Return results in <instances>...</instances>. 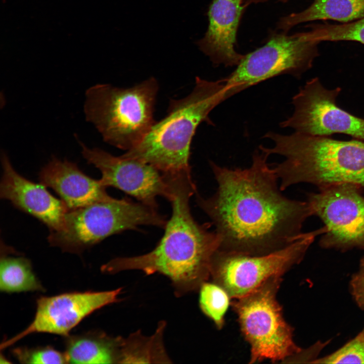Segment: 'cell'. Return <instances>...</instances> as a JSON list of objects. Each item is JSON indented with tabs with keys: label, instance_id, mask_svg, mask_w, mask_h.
<instances>
[{
	"label": "cell",
	"instance_id": "obj_1",
	"mask_svg": "<svg viewBox=\"0 0 364 364\" xmlns=\"http://www.w3.org/2000/svg\"><path fill=\"white\" fill-rule=\"evenodd\" d=\"M266 153L256 150L251 166L229 168L210 165L217 184L214 194L197 193L198 206L209 217L220 239L219 250L261 255L299 239L305 220L313 215L306 201L285 196Z\"/></svg>",
	"mask_w": 364,
	"mask_h": 364
},
{
	"label": "cell",
	"instance_id": "obj_2",
	"mask_svg": "<svg viewBox=\"0 0 364 364\" xmlns=\"http://www.w3.org/2000/svg\"><path fill=\"white\" fill-rule=\"evenodd\" d=\"M172 196V214L163 237L155 248L143 255L113 259L102 271L116 273L139 270L149 275L159 273L171 281L175 295L197 291L210 278L212 258L220 239L207 224H200L190 209L191 197L197 193L191 173L168 176Z\"/></svg>",
	"mask_w": 364,
	"mask_h": 364
},
{
	"label": "cell",
	"instance_id": "obj_3",
	"mask_svg": "<svg viewBox=\"0 0 364 364\" xmlns=\"http://www.w3.org/2000/svg\"><path fill=\"white\" fill-rule=\"evenodd\" d=\"M264 138L273 146H262V151L285 158L273 166L282 191L300 183L318 188L342 184L364 188L363 141L338 140L296 131L290 134L269 131Z\"/></svg>",
	"mask_w": 364,
	"mask_h": 364
},
{
	"label": "cell",
	"instance_id": "obj_4",
	"mask_svg": "<svg viewBox=\"0 0 364 364\" xmlns=\"http://www.w3.org/2000/svg\"><path fill=\"white\" fill-rule=\"evenodd\" d=\"M225 79L196 77L187 97L169 102L167 115L155 122L143 141L123 157L142 161L165 174L191 173V144L198 126L209 122V114L231 97Z\"/></svg>",
	"mask_w": 364,
	"mask_h": 364
},
{
	"label": "cell",
	"instance_id": "obj_5",
	"mask_svg": "<svg viewBox=\"0 0 364 364\" xmlns=\"http://www.w3.org/2000/svg\"><path fill=\"white\" fill-rule=\"evenodd\" d=\"M158 89L153 77L128 88L95 85L85 93L86 119L105 142L131 150L143 141L156 122L154 112Z\"/></svg>",
	"mask_w": 364,
	"mask_h": 364
},
{
	"label": "cell",
	"instance_id": "obj_6",
	"mask_svg": "<svg viewBox=\"0 0 364 364\" xmlns=\"http://www.w3.org/2000/svg\"><path fill=\"white\" fill-rule=\"evenodd\" d=\"M166 223L156 209L114 198L68 210L64 228L50 231L48 240L64 251L80 253L110 236L143 225L164 228Z\"/></svg>",
	"mask_w": 364,
	"mask_h": 364
},
{
	"label": "cell",
	"instance_id": "obj_7",
	"mask_svg": "<svg viewBox=\"0 0 364 364\" xmlns=\"http://www.w3.org/2000/svg\"><path fill=\"white\" fill-rule=\"evenodd\" d=\"M282 276L273 277L247 294L234 299L241 332L250 347L249 362L286 361L301 351L284 318L277 294Z\"/></svg>",
	"mask_w": 364,
	"mask_h": 364
},
{
	"label": "cell",
	"instance_id": "obj_8",
	"mask_svg": "<svg viewBox=\"0 0 364 364\" xmlns=\"http://www.w3.org/2000/svg\"><path fill=\"white\" fill-rule=\"evenodd\" d=\"M323 228L301 236L288 246L261 255L218 250L211 264L212 281L222 287L231 299L250 293L269 279L283 276L299 263Z\"/></svg>",
	"mask_w": 364,
	"mask_h": 364
},
{
	"label": "cell",
	"instance_id": "obj_9",
	"mask_svg": "<svg viewBox=\"0 0 364 364\" xmlns=\"http://www.w3.org/2000/svg\"><path fill=\"white\" fill-rule=\"evenodd\" d=\"M318 43L304 33L272 32L261 47L244 55L236 69L224 77L233 96L269 78L288 74L300 78L318 55Z\"/></svg>",
	"mask_w": 364,
	"mask_h": 364
},
{
	"label": "cell",
	"instance_id": "obj_10",
	"mask_svg": "<svg viewBox=\"0 0 364 364\" xmlns=\"http://www.w3.org/2000/svg\"><path fill=\"white\" fill-rule=\"evenodd\" d=\"M341 91L340 87L326 88L317 77L310 79L293 97L294 111L280 126L309 135L341 133L364 141V119L338 106Z\"/></svg>",
	"mask_w": 364,
	"mask_h": 364
},
{
	"label": "cell",
	"instance_id": "obj_11",
	"mask_svg": "<svg viewBox=\"0 0 364 364\" xmlns=\"http://www.w3.org/2000/svg\"><path fill=\"white\" fill-rule=\"evenodd\" d=\"M361 188L347 184L318 188L308 195L313 214L323 222L322 246L347 250L364 249V196Z\"/></svg>",
	"mask_w": 364,
	"mask_h": 364
},
{
	"label": "cell",
	"instance_id": "obj_12",
	"mask_svg": "<svg viewBox=\"0 0 364 364\" xmlns=\"http://www.w3.org/2000/svg\"><path fill=\"white\" fill-rule=\"evenodd\" d=\"M79 143L83 157L101 171L99 180L106 188H116L156 209L157 197H164L169 201L171 199L172 191L168 178L152 165L122 155L116 157Z\"/></svg>",
	"mask_w": 364,
	"mask_h": 364
},
{
	"label": "cell",
	"instance_id": "obj_13",
	"mask_svg": "<svg viewBox=\"0 0 364 364\" xmlns=\"http://www.w3.org/2000/svg\"><path fill=\"white\" fill-rule=\"evenodd\" d=\"M121 288L102 292H74L41 297L32 323L23 331L1 345L9 347L34 333L68 336L69 332L83 318L107 305L118 301Z\"/></svg>",
	"mask_w": 364,
	"mask_h": 364
},
{
	"label": "cell",
	"instance_id": "obj_14",
	"mask_svg": "<svg viewBox=\"0 0 364 364\" xmlns=\"http://www.w3.org/2000/svg\"><path fill=\"white\" fill-rule=\"evenodd\" d=\"M1 161V198L9 200L17 208L35 217L50 231L62 230L69 210L64 202L53 196L41 183H35L19 174L4 153L2 154Z\"/></svg>",
	"mask_w": 364,
	"mask_h": 364
},
{
	"label": "cell",
	"instance_id": "obj_15",
	"mask_svg": "<svg viewBox=\"0 0 364 364\" xmlns=\"http://www.w3.org/2000/svg\"><path fill=\"white\" fill-rule=\"evenodd\" d=\"M246 7L243 0H213L208 11L209 26L199 41L201 50L214 66H237L243 55L235 50L241 19Z\"/></svg>",
	"mask_w": 364,
	"mask_h": 364
},
{
	"label": "cell",
	"instance_id": "obj_16",
	"mask_svg": "<svg viewBox=\"0 0 364 364\" xmlns=\"http://www.w3.org/2000/svg\"><path fill=\"white\" fill-rule=\"evenodd\" d=\"M40 183L53 189L69 210L114 198L99 180L84 173L75 163L53 157L40 170Z\"/></svg>",
	"mask_w": 364,
	"mask_h": 364
},
{
	"label": "cell",
	"instance_id": "obj_17",
	"mask_svg": "<svg viewBox=\"0 0 364 364\" xmlns=\"http://www.w3.org/2000/svg\"><path fill=\"white\" fill-rule=\"evenodd\" d=\"M122 339L100 332L68 336L65 352L68 363H119Z\"/></svg>",
	"mask_w": 364,
	"mask_h": 364
},
{
	"label": "cell",
	"instance_id": "obj_18",
	"mask_svg": "<svg viewBox=\"0 0 364 364\" xmlns=\"http://www.w3.org/2000/svg\"><path fill=\"white\" fill-rule=\"evenodd\" d=\"M364 17V0H314L302 12L283 17L278 28L287 32L293 26L318 20H333L343 22Z\"/></svg>",
	"mask_w": 364,
	"mask_h": 364
},
{
	"label": "cell",
	"instance_id": "obj_19",
	"mask_svg": "<svg viewBox=\"0 0 364 364\" xmlns=\"http://www.w3.org/2000/svg\"><path fill=\"white\" fill-rule=\"evenodd\" d=\"M165 323H161L155 333L145 337L137 332L122 338L119 363H170L162 342Z\"/></svg>",
	"mask_w": 364,
	"mask_h": 364
},
{
	"label": "cell",
	"instance_id": "obj_20",
	"mask_svg": "<svg viewBox=\"0 0 364 364\" xmlns=\"http://www.w3.org/2000/svg\"><path fill=\"white\" fill-rule=\"evenodd\" d=\"M0 290L6 293L44 291L28 259L6 256L1 258Z\"/></svg>",
	"mask_w": 364,
	"mask_h": 364
},
{
	"label": "cell",
	"instance_id": "obj_21",
	"mask_svg": "<svg viewBox=\"0 0 364 364\" xmlns=\"http://www.w3.org/2000/svg\"><path fill=\"white\" fill-rule=\"evenodd\" d=\"M199 290V302L202 311L218 329H221L230 303L229 295L222 287L213 282L203 283Z\"/></svg>",
	"mask_w": 364,
	"mask_h": 364
},
{
	"label": "cell",
	"instance_id": "obj_22",
	"mask_svg": "<svg viewBox=\"0 0 364 364\" xmlns=\"http://www.w3.org/2000/svg\"><path fill=\"white\" fill-rule=\"evenodd\" d=\"M305 32L307 38L322 41H355L364 44V17L353 22L340 25L321 24Z\"/></svg>",
	"mask_w": 364,
	"mask_h": 364
},
{
	"label": "cell",
	"instance_id": "obj_23",
	"mask_svg": "<svg viewBox=\"0 0 364 364\" xmlns=\"http://www.w3.org/2000/svg\"><path fill=\"white\" fill-rule=\"evenodd\" d=\"M312 362L364 363V329L354 339L337 351Z\"/></svg>",
	"mask_w": 364,
	"mask_h": 364
},
{
	"label": "cell",
	"instance_id": "obj_24",
	"mask_svg": "<svg viewBox=\"0 0 364 364\" xmlns=\"http://www.w3.org/2000/svg\"><path fill=\"white\" fill-rule=\"evenodd\" d=\"M13 355L21 363H66L65 352H60L50 346L37 348H17Z\"/></svg>",
	"mask_w": 364,
	"mask_h": 364
},
{
	"label": "cell",
	"instance_id": "obj_25",
	"mask_svg": "<svg viewBox=\"0 0 364 364\" xmlns=\"http://www.w3.org/2000/svg\"><path fill=\"white\" fill-rule=\"evenodd\" d=\"M351 287L356 302L364 309V257L361 260L359 271L353 278Z\"/></svg>",
	"mask_w": 364,
	"mask_h": 364
},
{
	"label": "cell",
	"instance_id": "obj_26",
	"mask_svg": "<svg viewBox=\"0 0 364 364\" xmlns=\"http://www.w3.org/2000/svg\"><path fill=\"white\" fill-rule=\"evenodd\" d=\"M243 4L244 6L247 7L248 6H249L250 4H257L259 3H263L267 0H243Z\"/></svg>",
	"mask_w": 364,
	"mask_h": 364
},
{
	"label": "cell",
	"instance_id": "obj_27",
	"mask_svg": "<svg viewBox=\"0 0 364 364\" xmlns=\"http://www.w3.org/2000/svg\"><path fill=\"white\" fill-rule=\"evenodd\" d=\"M1 363H10V362L8 361L7 360V359H6L5 357H4L2 355H1Z\"/></svg>",
	"mask_w": 364,
	"mask_h": 364
},
{
	"label": "cell",
	"instance_id": "obj_28",
	"mask_svg": "<svg viewBox=\"0 0 364 364\" xmlns=\"http://www.w3.org/2000/svg\"><path fill=\"white\" fill-rule=\"evenodd\" d=\"M279 1H281V2H282L285 3V2H287L288 0H279Z\"/></svg>",
	"mask_w": 364,
	"mask_h": 364
}]
</instances>
